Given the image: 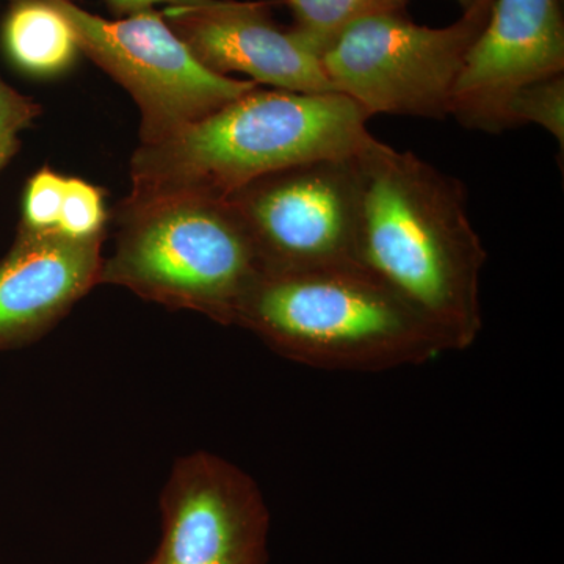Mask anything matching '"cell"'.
<instances>
[{
    "label": "cell",
    "mask_w": 564,
    "mask_h": 564,
    "mask_svg": "<svg viewBox=\"0 0 564 564\" xmlns=\"http://www.w3.org/2000/svg\"><path fill=\"white\" fill-rule=\"evenodd\" d=\"M356 163V265L406 300L452 351L473 347L484 329L486 250L462 182L380 140Z\"/></svg>",
    "instance_id": "1"
},
{
    "label": "cell",
    "mask_w": 564,
    "mask_h": 564,
    "mask_svg": "<svg viewBox=\"0 0 564 564\" xmlns=\"http://www.w3.org/2000/svg\"><path fill=\"white\" fill-rule=\"evenodd\" d=\"M369 113L340 93L254 87L184 131L140 144L131 159V202L161 196L228 198L267 174L347 159L372 147Z\"/></svg>",
    "instance_id": "2"
},
{
    "label": "cell",
    "mask_w": 564,
    "mask_h": 564,
    "mask_svg": "<svg viewBox=\"0 0 564 564\" xmlns=\"http://www.w3.org/2000/svg\"><path fill=\"white\" fill-rule=\"evenodd\" d=\"M234 326L292 361L326 370L381 372L452 351L432 323L359 265L262 274Z\"/></svg>",
    "instance_id": "3"
},
{
    "label": "cell",
    "mask_w": 564,
    "mask_h": 564,
    "mask_svg": "<svg viewBox=\"0 0 564 564\" xmlns=\"http://www.w3.org/2000/svg\"><path fill=\"white\" fill-rule=\"evenodd\" d=\"M118 223L117 243L102 261L99 284L234 326L240 303L263 270L228 199L124 198Z\"/></svg>",
    "instance_id": "4"
},
{
    "label": "cell",
    "mask_w": 564,
    "mask_h": 564,
    "mask_svg": "<svg viewBox=\"0 0 564 564\" xmlns=\"http://www.w3.org/2000/svg\"><path fill=\"white\" fill-rule=\"evenodd\" d=\"M494 0H478L447 28L419 25L406 13L356 22L322 54L334 91L373 115L436 118L452 98L467 52L484 31Z\"/></svg>",
    "instance_id": "5"
},
{
    "label": "cell",
    "mask_w": 564,
    "mask_h": 564,
    "mask_svg": "<svg viewBox=\"0 0 564 564\" xmlns=\"http://www.w3.org/2000/svg\"><path fill=\"white\" fill-rule=\"evenodd\" d=\"M82 54L121 85L140 111V144L176 135L258 87L207 69L155 10L106 20L73 0H50Z\"/></svg>",
    "instance_id": "6"
},
{
    "label": "cell",
    "mask_w": 564,
    "mask_h": 564,
    "mask_svg": "<svg viewBox=\"0 0 564 564\" xmlns=\"http://www.w3.org/2000/svg\"><path fill=\"white\" fill-rule=\"evenodd\" d=\"M226 199L247 229L263 274L356 265V155L267 174Z\"/></svg>",
    "instance_id": "7"
},
{
    "label": "cell",
    "mask_w": 564,
    "mask_h": 564,
    "mask_svg": "<svg viewBox=\"0 0 564 564\" xmlns=\"http://www.w3.org/2000/svg\"><path fill=\"white\" fill-rule=\"evenodd\" d=\"M163 538L151 564H267L270 514L261 489L209 452L184 456L162 496Z\"/></svg>",
    "instance_id": "8"
},
{
    "label": "cell",
    "mask_w": 564,
    "mask_h": 564,
    "mask_svg": "<svg viewBox=\"0 0 564 564\" xmlns=\"http://www.w3.org/2000/svg\"><path fill=\"white\" fill-rule=\"evenodd\" d=\"M564 74L560 0H494L456 82L452 111L475 131H507L511 98L533 82Z\"/></svg>",
    "instance_id": "9"
},
{
    "label": "cell",
    "mask_w": 564,
    "mask_h": 564,
    "mask_svg": "<svg viewBox=\"0 0 564 564\" xmlns=\"http://www.w3.org/2000/svg\"><path fill=\"white\" fill-rule=\"evenodd\" d=\"M162 17L212 73L245 74L276 90L334 91L318 52L278 25L265 0H182Z\"/></svg>",
    "instance_id": "10"
},
{
    "label": "cell",
    "mask_w": 564,
    "mask_h": 564,
    "mask_svg": "<svg viewBox=\"0 0 564 564\" xmlns=\"http://www.w3.org/2000/svg\"><path fill=\"white\" fill-rule=\"evenodd\" d=\"M104 240L18 228L0 261V350L39 339L99 285Z\"/></svg>",
    "instance_id": "11"
},
{
    "label": "cell",
    "mask_w": 564,
    "mask_h": 564,
    "mask_svg": "<svg viewBox=\"0 0 564 564\" xmlns=\"http://www.w3.org/2000/svg\"><path fill=\"white\" fill-rule=\"evenodd\" d=\"M2 43L11 63L35 77L61 76L82 54L76 33L50 0H13Z\"/></svg>",
    "instance_id": "12"
},
{
    "label": "cell",
    "mask_w": 564,
    "mask_h": 564,
    "mask_svg": "<svg viewBox=\"0 0 564 564\" xmlns=\"http://www.w3.org/2000/svg\"><path fill=\"white\" fill-rule=\"evenodd\" d=\"M293 32L321 55L356 22L380 14L404 13L408 0H284Z\"/></svg>",
    "instance_id": "13"
},
{
    "label": "cell",
    "mask_w": 564,
    "mask_h": 564,
    "mask_svg": "<svg viewBox=\"0 0 564 564\" xmlns=\"http://www.w3.org/2000/svg\"><path fill=\"white\" fill-rule=\"evenodd\" d=\"M508 129L536 124L564 148V74L533 82L521 88L507 109Z\"/></svg>",
    "instance_id": "14"
},
{
    "label": "cell",
    "mask_w": 564,
    "mask_h": 564,
    "mask_svg": "<svg viewBox=\"0 0 564 564\" xmlns=\"http://www.w3.org/2000/svg\"><path fill=\"white\" fill-rule=\"evenodd\" d=\"M106 193L101 187L80 177L66 180L58 234L68 239H106Z\"/></svg>",
    "instance_id": "15"
},
{
    "label": "cell",
    "mask_w": 564,
    "mask_h": 564,
    "mask_svg": "<svg viewBox=\"0 0 564 564\" xmlns=\"http://www.w3.org/2000/svg\"><path fill=\"white\" fill-rule=\"evenodd\" d=\"M66 180L68 176L50 166L33 174L22 198L20 229L36 234H58Z\"/></svg>",
    "instance_id": "16"
},
{
    "label": "cell",
    "mask_w": 564,
    "mask_h": 564,
    "mask_svg": "<svg viewBox=\"0 0 564 564\" xmlns=\"http://www.w3.org/2000/svg\"><path fill=\"white\" fill-rule=\"evenodd\" d=\"M40 113L39 104L0 79V174L20 151L21 133Z\"/></svg>",
    "instance_id": "17"
},
{
    "label": "cell",
    "mask_w": 564,
    "mask_h": 564,
    "mask_svg": "<svg viewBox=\"0 0 564 564\" xmlns=\"http://www.w3.org/2000/svg\"><path fill=\"white\" fill-rule=\"evenodd\" d=\"M182 2V0H106L109 9L118 17H131V14L140 13V11L154 10L158 3Z\"/></svg>",
    "instance_id": "18"
},
{
    "label": "cell",
    "mask_w": 564,
    "mask_h": 564,
    "mask_svg": "<svg viewBox=\"0 0 564 564\" xmlns=\"http://www.w3.org/2000/svg\"><path fill=\"white\" fill-rule=\"evenodd\" d=\"M456 2H458L459 6H462L463 11H466L473 9V7L475 6V3L478 2V0H456Z\"/></svg>",
    "instance_id": "19"
},
{
    "label": "cell",
    "mask_w": 564,
    "mask_h": 564,
    "mask_svg": "<svg viewBox=\"0 0 564 564\" xmlns=\"http://www.w3.org/2000/svg\"><path fill=\"white\" fill-rule=\"evenodd\" d=\"M151 564V563H150Z\"/></svg>",
    "instance_id": "20"
}]
</instances>
